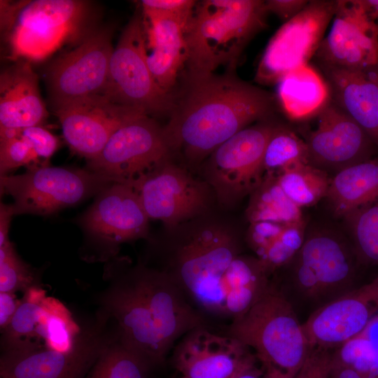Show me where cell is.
Listing matches in <instances>:
<instances>
[{
	"instance_id": "44dd1931",
	"label": "cell",
	"mask_w": 378,
	"mask_h": 378,
	"mask_svg": "<svg viewBox=\"0 0 378 378\" xmlns=\"http://www.w3.org/2000/svg\"><path fill=\"white\" fill-rule=\"evenodd\" d=\"M149 220L134 188L113 183L96 195L78 222L91 236L117 245L147 238Z\"/></svg>"
},
{
	"instance_id": "e575fe53",
	"label": "cell",
	"mask_w": 378,
	"mask_h": 378,
	"mask_svg": "<svg viewBox=\"0 0 378 378\" xmlns=\"http://www.w3.org/2000/svg\"><path fill=\"white\" fill-rule=\"evenodd\" d=\"M332 363L363 374L378 375V360L368 341L360 334L332 351Z\"/></svg>"
},
{
	"instance_id": "74e56055",
	"label": "cell",
	"mask_w": 378,
	"mask_h": 378,
	"mask_svg": "<svg viewBox=\"0 0 378 378\" xmlns=\"http://www.w3.org/2000/svg\"><path fill=\"white\" fill-rule=\"evenodd\" d=\"M20 134L29 143L38 158L44 159L46 162L59 146L58 138L42 125L22 129Z\"/></svg>"
},
{
	"instance_id": "f1b7e54d",
	"label": "cell",
	"mask_w": 378,
	"mask_h": 378,
	"mask_svg": "<svg viewBox=\"0 0 378 378\" xmlns=\"http://www.w3.org/2000/svg\"><path fill=\"white\" fill-rule=\"evenodd\" d=\"M275 175L286 195L301 209L326 197L331 180L327 172L308 163L290 165Z\"/></svg>"
},
{
	"instance_id": "d6986e66",
	"label": "cell",
	"mask_w": 378,
	"mask_h": 378,
	"mask_svg": "<svg viewBox=\"0 0 378 378\" xmlns=\"http://www.w3.org/2000/svg\"><path fill=\"white\" fill-rule=\"evenodd\" d=\"M53 109L67 145L72 152L88 161L101 153L121 126L145 115L115 104L105 96L74 101Z\"/></svg>"
},
{
	"instance_id": "ffe728a7",
	"label": "cell",
	"mask_w": 378,
	"mask_h": 378,
	"mask_svg": "<svg viewBox=\"0 0 378 378\" xmlns=\"http://www.w3.org/2000/svg\"><path fill=\"white\" fill-rule=\"evenodd\" d=\"M378 315V275L312 313L302 323L312 348L334 351Z\"/></svg>"
},
{
	"instance_id": "d590c367",
	"label": "cell",
	"mask_w": 378,
	"mask_h": 378,
	"mask_svg": "<svg viewBox=\"0 0 378 378\" xmlns=\"http://www.w3.org/2000/svg\"><path fill=\"white\" fill-rule=\"evenodd\" d=\"M39 160L29 143L20 136V131L16 136H0L1 176L22 166L28 168L39 164Z\"/></svg>"
},
{
	"instance_id": "8d00e7d4",
	"label": "cell",
	"mask_w": 378,
	"mask_h": 378,
	"mask_svg": "<svg viewBox=\"0 0 378 378\" xmlns=\"http://www.w3.org/2000/svg\"><path fill=\"white\" fill-rule=\"evenodd\" d=\"M195 1L192 0H144V15L176 19L187 25L192 15Z\"/></svg>"
},
{
	"instance_id": "9c48e42d",
	"label": "cell",
	"mask_w": 378,
	"mask_h": 378,
	"mask_svg": "<svg viewBox=\"0 0 378 378\" xmlns=\"http://www.w3.org/2000/svg\"><path fill=\"white\" fill-rule=\"evenodd\" d=\"M104 96L150 117L171 113L174 96L162 90L150 73L144 21L139 15L130 20L113 48Z\"/></svg>"
},
{
	"instance_id": "8992f818",
	"label": "cell",
	"mask_w": 378,
	"mask_h": 378,
	"mask_svg": "<svg viewBox=\"0 0 378 378\" xmlns=\"http://www.w3.org/2000/svg\"><path fill=\"white\" fill-rule=\"evenodd\" d=\"M221 328L251 351L265 378H295L313 349L298 314L272 283L248 312Z\"/></svg>"
},
{
	"instance_id": "ac0fdd59",
	"label": "cell",
	"mask_w": 378,
	"mask_h": 378,
	"mask_svg": "<svg viewBox=\"0 0 378 378\" xmlns=\"http://www.w3.org/2000/svg\"><path fill=\"white\" fill-rule=\"evenodd\" d=\"M222 330L206 323L192 329L180 339L172 358L181 375L232 378L255 358L240 341Z\"/></svg>"
},
{
	"instance_id": "30bf717a",
	"label": "cell",
	"mask_w": 378,
	"mask_h": 378,
	"mask_svg": "<svg viewBox=\"0 0 378 378\" xmlns=\"http://www.w3.org/2000/svg\"><path fill=\"white\" fill-rule=\"evenodd\" d=\"M130 185L149 219L160 220L164 227H174L208 213L216 203L209 185L173 158Z\"/></svg>"
},
{
	"instance_id": "cb8c5ba5",
	"label": "cell",
	"mask_w": 378,
	"mask_h": 378,
	"mask_svg": "<svg viewBox=\"0 0 378 378\" xmlns=\"http://www.w3.org/2000/svg\"><path fill=\"white\" fill-rule=\"evenodd\" d=\"M38 79L31 66L19 62L0 76V129L43 125L48 117Z\"/></svg>"
},
{
	"instance_id": "484cf974",
	"label": "cell",
	"mask_w": 378,
	"mask_h": 378,
	"mask_svg": "<svg viewBox=\"0 0 378 378\" xmlns=\"http://www.w3.org/2000/svg\"><path fill=\"white\" fill-rule=\"evenodd\" d=\"M276 84L278 102L293 120L312 118L330 100L326 80L308 64L288 71Z\"/></svg>"
},
{
	"instance_id": "5bb4252c",
	"label": "cell",
	"mask_w": 378,
	"mask_h": 378,
	"mask_svg": "<svg viewBox=\"0 0 378 378\" xmlns=\"http://www.w3.org/2000/svg\"><path fill=\"white\" fill-rule=\"evenodd\" d=\"M79 332L71 312L60 301L32 286L3 331V341L6 352L43 349L68 352L75 347Z\"/></svg>"
},
{
	"instance_id": "1f68e13d",
	"label": "cell",
	"mask_w": 378,
	"mask_h": 378,
	"mask_svg": "<svg viewBox=\"0 0 378 378\" xmlns=\"http://www.w3.org/2000/svg\"><path fill=\"white\" fill-rule=\"evenodd\" d=\"M149 367L118 341L100 354L86 378H148Z\"/></svg>"
},
{
	"instance_id": "ab89813d",
	"label": "cell",
	"mask_w": 378,
	"mask_h": 378,
	"mask_svg": "<svg viewBox=\"0 0 378 378\" xmlns=\"http://www.w3.org/2000/svg\"><path fill=\"white\" fill-rule=\"evenodd\" d=\"M265 6L268 13H272L285 22L290 20L307 5V0H267Z\"/></svg>"
},
{
	"instance_id": "9a60e30c",
	"label": "cell",
	"mask_w": 378,
	"mask_h": 378,
	"mask_svg": "<svg viewBox=\"0 0 378 378\" xmlns=\"http://www.w3.org/2000/svg\"><path fill=\"white\" fill-rule=\"evenodd\" d=\"M111 31L99 29L50 65L47 76L53 108L85 98L104 96L113 50Z\"/></svg>"
},
{
	"instance_id": "52a82bcc",
	"label": "cell",
	"mask_w": 378,
	"mask_h": 378,
	"mask_svg": "<svg viewBox=\"0 0 378 378\" xmlns=\"http://www.w3.org/2000/svg\"><path fill=\"white\" fill-rule=\"evenodd\" d=\"M114 182L88 169L42 163L22 174L0 176L1 194L11 196L15 215H50L79 204Z\"/></svg>"
},
{
	"instance_id": "e0dca14e",
	"label": "cell",
	"mask_w": 378,
	"mask_h": 378,
	"mask_svg": "<svg viewBox=\"0 0 378 378\" xmlns=\"http://www.w3.org/2000/svg\"><path fill=\"white\" fill-rule=\"evenodd\" d=\"M315 56L319 65L363 71L378 66V25L361 0H337L332 26Z\"/></svg>"
},
{
	"instance_id": "7dc6e473",
	"label": "cell",
	"mask_w": 378,
	"mask_h": 378,
	"mask_svg": "<svg viewBox=\"0 0 378 378\" xmlns=\"http://www.w3.org/2000/svg\"><path fill=\"white\" fill-rule=\"evenodd\" d=\"M179 378H189V377H185V376H183V375H182V376H181V377H179Z\"/></svg>"
},
{
	"instance_id": "4dcf8cb0",
	"label": "cell",
	"mask_w": 378,
	"mask_h": 378,
	"mask_svg": "<svg viewBox=\"0 0 378 378\" xmlns=\"http://www.w3.org/2000/svg\"><path fill=\"white\" fill-rule=\"evenodd\" d=\"M298 163L309 164L305 141L290 130L277 125L265 150L262 161L264 176L275 174Z\"/></svg>"
},
{
	"instance_id": "277c9868",
	"label": "cell",
	"mask_w": 378,
	"mask_h": 378,
	"mask_svg": "<svg viewBox=\"0 0 378 378\" xmlns=\"http://www.w3.org/2000/svg\"><path fill=\"white\" fill-rule=\"evenodd\" d=\"M359 265L351 241L330 231H315L306 234L300 249L271 283L297 314L304 311L309 316L359 286Z\"/></svg>"
},
{
	"instance_id": "3957f363",
	"label": "cell",
	"mask_w": 378,
	"mask_h": 378,
	"mask_svg": "<svg viewBox=\"0 0 378 378\" xmlns=\"http://www.w3.org/2000/svg\"><path fill=\"white\" fill-rule=\"evenodd\" d=\"M106 308L118 326L120 343L149 366L164 362L180 339L209 322L162 271L139 265L113 286Z\"/></svg>"
},
{
	"instance_id": "4316f807",
	"label": "cell",
	"mask_w": 378,
	"mask_h": 378,
	"mask_svg": "<svg viewBox=\"0 0 378 378\" xmlns=\"http://www.w3.org/2000/svg\"><path fill=\"white\" fill-rule=\"evenodd\" d=\"M326 198L334 214L344 218L377 200L378 158L335 173Z\"/></svg>"
},
{
	"instance_id": "603a6c76",
	"label": "cell",
	"mask_w": 378,
	"mask_h": 378,
	"mask_svg": "<svg viewBox=\"0 0 378 378\" xmlns=\"http://www.w3.org/2000/svg\"><path fill=\"white\" fill-rule=\"evenodd\" d=\"M330 98L358 124L378 147V76L368 71L320 65Z\"/></svg>"
},
{
	"instance_id": "bcb514c9",
	"label": "cell",
	"mask_w": 378,
	"mask_h": 378,
	"mask_svg": "<svg viewBox=\"0 0 378 378\" xmlns=\"http://www.w3.org/2000/svg\"><path fill=\"white\" fill-rule=\"evenodd\" d=\"M369 17L378 25V0H361Z\"/></svg>"
},
{
	"instance_id": "ee69618b",
	"label": "cell",
	"mask_w": 378,
	"mask_h": 378,
	"mask_svg": "<svg viewBox=\"0 0 378 378\" xmlns=\"http://www.w3.org/2000/svg\"><path fill=\"white\" fill-rule=\"evenodd\" d=\"M328 378H378V375L363 374L352 368L332 363Z\"/></svg>"
},
{
	"instance_id": "60d3db41",
	"label": "cell",
	"mask_w": 378,
	"mask_h": 378,
	"mask_svg": "<svg viewBox=\"0 0 378 378\" xmlns=\"http://www.w3.org/2000/svg\"><path fill=\"white\" fill-rule=\"evenodd\" d=\"M21 301L14 293H0V327L2 331L10 324Z\"/></svg>"
},
{
	"instance_id": "f546056e",
	"label": "cell",
	"mask_w": 378,
	"mask_h": 378,
	"mask_svg": "<svg viewBox=\"0 0 378 378\" xmlns=\"http://www.w3.org/2000/svg\"><path fill=\"white\" fill-rule=\"evenodd\" d=\"M362 265H378V200L344 218Z\"/></svg>"
},
{
	"instance_id": "2e32d148",
	"label": "cell",
	"mask_w": 378,
	"mask_h": 378,
	"mask_svg": "<svg viewBox=\"0 0 378 378\" xmlns=\"http://www.w3.org/2000/svg\"><path fill=\"white\" fill-rule=\"evenodd\" d=\"M312 118L315 127L304 140L309 164L337 173L372 158L377 145L330 98Z\"/></svg>"
},
{
	"instance_id": "f35d334b",
	"label": "cell",
	"mask_w": 378,
	"mask_h": 378,
	"mask_svg": "<svg viewBox=\"0 0 378 378\" xmlns=\"http://www.w3.org/2000/svg\"><path fill=\"white\" fill-rule=\"evenodd\" d=\"M332 351L315 347L295 378H328Z\"/></svg>"
},
{
	"instance_id": "7a4b0ae2",
	"label": "cell",
	"mask_w": 378,
	"mask_h": 378,
	"mask_svg": "<svg viewBox=\"0 0 378 378\" xmlns=\"http://www.w3.org/2000/svg\"><path fill=\"white\" fill-rule=\"evenodd\" d=\"M275 110V97L240 80L232 73L186 77L163 127L172 158L183 166L202 164L220 144L255 121L267 120Z\"/></svg>"
},
{
	"instance_id": "7402d4cb",
	"label": "cell",
	"mask_w": 378,
	"mask_h": 378,
	"mask_svg": "<svg viewBox=\"0 0 378 378\" xmlns=\"http://www.w3.org/2000/svg\"><path fill=\"white\" fill-rule=\"evenodd\" d=\"M108 346L95 335L78 338L70 351L36 349L5 352L1 378H82Z\"/></svg>"
},
{
	"instance_id": "8fae6325",
	"label": "cell",
	"mask_w": 378,
	"mask_h": 378,
	"mask_svg": "<svg viewBox=\"0 0 378 378\" xmlns=\"http://www.w3.org/2000/svg\"><path fill=\"white\" fill-rule=\"evenodd\" d=\"M89 7L77 0L26 1L10 29L12 55L44 59L83 34Z\"/></svg>"
},
{
	"instance_id": "b9f144b4",
	"label": "cell",
	"mask_w": 378,
	"mask_h": 378,
	"mask_svg": "<svg viewBox=\"0 0 378 378\" xmlns=\"http://www.w3.org/2000/svg\"><path fill=\"white\" fill-rule=\"evenodd\" d=\"M15 216L12 204L0 205V247L9 242L8 232L12 218Z\"/></svg>"
},
{
	"instance_id": "83f0119b",
	"label": "cell",
	"mask_w": 378,
	"mask_h": 378,
	"mask_svg": "<svg viewBox=\"0 0 378 378\" xmlns=\"http://www.w3.org/2000/svg\"><path fill=\"white\" fill-rule=\"evenodd\" d=\"M246 217L249 223L270 221L289 224L304 220L302 209L286 195L273 174H265L249 195Z\"/></svg>"
},
{
	"instance_id": "d6a6232c",
	"label": "cell",
	"mask_w": 378,
	"mask_h": 378,
	"mask_svg": "<svg viewBox=\"0 0 378 378\" xmlns=\"http://www.w3.org/2000/svg\"><path fill=\"white\" fill-rule=\"evenodd\" d=\"M305 237L304 220L286 224L278 238L257 258L271 277L294 258L302 247Z\"/></svg>"
},
{
	"instance_id": "f6af8a7d",
	"label": "cell",
	"mask_w": 378,
	"mask_h": 378,
	"mask_svg": "<svg viewBox=\"0 0 378 378\" xmlns=\"http://www.w3.org/2000/svg\"><path fill=\"white\" fill-rule=\"evenodd\" d=\"M255 358L239 371L232 378H265L262 372L257 365Z\"/></svg>"
},
{
	"instance_id": "ba28073f",
	"label": "cell",
	"mask_w": 378,
	"mask_h": 378,
	"mask_svg": "<svg viewBox=\"0 0 378 378\" xmlns=\"http://www.w3.org/2000/svg\"><path fill=\"white\" fill-rule=\"evenodd\" d=\"M276 126L269 119L250 125L224 141L203 162L202 178L221 209L232 208L261 183L265 150Z\"/></svg>"
},
{
	"instance_id": "836d02e7",
	"label": "cell",
	"mask_w": 378,
	"mask_h": 378,
	"mask_svg": "<svg viewBox=\"0 0 378 378\" xmlns=\"http://www.w3.org/2000/svg\"><path fill=\"white\" fill-rule=\"evenodd\" d=\"M34 276L30 267L17 254L9 241L0 247V293L27 290L34 284Z\"/></svg>"
},
{
	"instance_id": "7bdbcfd3",
	"label": "cell",
	"mask_w": 378,
	"mask_h": 378,
	"mask_svg": "<svg viewBox=\"0 0 378 378\" xmlns=\"http://www.w3.org/2000/svg\"><path fill=\"white\" fill-rule=\"evenodd\" d=\"M359 334L368 341L378 360V315L372 319Z\"/></svg>"
},
{
	"instance_id": "5b68a950",
	"label": "cell",
	"mask_w": 378,
	"mask_h": 378,
	"mask_svg": "<svg viewBox=\"0 0 378 378\" xmlns=\"http://www.w3.org/2000/svg\"><path fill=\"white\" fill-rule=\"evenodd\" d=\"M260 0H206L196 3L186 27V77L235 67L248 42L266 25Z\"/></svg>"
},
{
	"instance_id": "4fadbf2b",
	"label": "cell",
	"mask_w": 378,
	"mask_h": 378,
	"mask_svg": "<svg viewBox=\"0 0 378 378\" xmlns=\"http://www.w3.org/2000/svg\"><path fill=\"white\" fill-rule=\"evenodd\" d=\"M337 0H312L284 24L270 40L259 62L255 80L262 85L277 83L288 71L315 56L332 20Z\"/></svg>"
},
{
	"instance_id": "d4e9b609",
	"label": "cell",
	"mask_w": 378,
	"mask_h": 378,
	"mask_svg": "<svg viewBox=\"0 0 378 378\" xmlns=\"http://www.w3.org/2000/svg\"><path fill=\"white\" fill-rule=\"evenodd\" d=\"M146 60L160 88L172 94L187 59V24L176 19L144 15Z\"/></svg>"
},
{
	"instance_id": "6da1fadb",
	"label": "cell",
	"mask_w": 378,
	"mask_h": 378,
	"mask_svg": "<svg viewBox=\"0 0 378 378\" xmlns=\"http://www.w3.org/2000/svg\"><path fill=\"white\" fill-rule=\"evenodd\" d=\"M155 244L158 263L188 302L208 318H232L237 258L245 239L213 210L171 227Z\"/></svg>"
},
{
	"instance_id": "7c38bea8",
	"label": "cell",
	"mask_w": 378,
	"mask_h": 378,
	"mask_svg": "<svg viewBox=\"0 0 378 378\" xmlns=\"http://www.w3.org/2000/svg\"><path fill=\"white\" fill-rule=\"evenodd\" d=\"M170 158L163 127L142 115L117 130L101 153L88 161L86 169L115 183L131 184Z\"/></svg>"
}]
</instances>
